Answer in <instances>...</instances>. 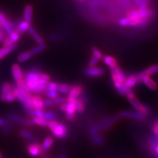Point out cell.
Returning a JSON list of instances; mask_svg holds the SVG:
<instances>
[{
	"instance_id": "45",
	"label": "cell",
	"mask_w": 158,
	"mask_h": 158,
	"mask_svg": "<svg viewBox=\"0 0 158 158\" xmlns=\"http://www.w3.org/2000/svg\"><path fill=\"white\" fill-rule=\"evenodd\" d=\"M42 103H43V107H49L53 105V101L52 99L50 98H47V99H44L42 101Z\"/></svg>"
},
{
	"instance_id": "46",
	"label": "cell",
	"mask_w": 158,
	"mask_h": 158,
	"mask_svg": "<svg viewBox=\"0 0 158 158\" xmlns=\"http://www.w3.org/2000/svg\"><path fill=\"white\" fill-rule=\"evenodd\" d=\"M59 124V123L55 120H52V121H49L48 123V127L49 128V129L52 131H53L54 128H55L57 125Z\"/></svg>"
},
{
	"instance_id": "1",
	"label": "cell",
	"mask_w": 158,
	"mask_h": 158,
	"mask_svg": "<svg viewBox=\"0 0 158 158\" xmlns=\"http://www.w3.org/2000/svg\"><path fill=\"white\" fill-rule=\"evenodd\" d=\"M40 71L37 70H31L24 75V81L28 89L32 93H34L38 86Z\"/></svg>"
},
{
	"instance_id": "31",
	"label": "cell",
	"mask_w": 158,
	"mask_h": 158,
	"mask_svg": "<svg viewBox=\"0 0 158 158\" xmlns=\"http://www.w3.org/2000/svg\"><path fill=\"white\" fill-rule=\"evenodd\" d=\"M115 71H116V74H117V78H118V80H119V81L123 84L125 83V81H126V76L125 75L124 72L123 71L122 69L119 67V66H117L116 68H115Z\"/></svg>"
},
{
	"instance_id": "49",
	"label": "cell",
	"mask_w": 158,
	"mask_h": 158,
	"mask_svg": "<svg viewBox=\"0 0 158 158\" xmlns=\"http://www.w3.org/2000/svg\"><path fill=\"white\" fill-rule=\"evenodd\" d=\"M5 36H6V32L4 31L3 29H1L0 30V42L3 40Z\"/></svg>"
},
{
	"instance_id": "39",
	"label": "cell",
	"mask_w": 158,
	"mask_h": 158,
	"mask_svg": "<svg viewBox=\"0 0 158 158\" xmlns=\"http://www.w3.org/2000/svg\"><path fill=\"white\" fill-rule=\"evenodd\" d=\"M8 36L10 38H11V40L14 44H16L20 40V36L21 35H20V34L16 31L13 30V31L11 33H9L8 34Z\"/></svg>"
},
{
	"instance_id": "40",
	"label": "cell",
	"mask_w": 158,
	"mask_h": 158,
	"mask_svg": "<svg viewBox=\"0 0 158 158\" xmlns=\"http://www.w3.org/2000/svg\"><path fill=\"white\" fill-rule=\"evenodd\" d=\"M46 90H53V91H57L58 90V83L55 82H51L49 81L46 87Z\"/></svg>"
},
{
	"instance_id": "23",
	"label": "cell",
	"mask_w": 158,
	"mask_h": 158,
	"mask_svg": "<svg viewBox=\"0 0 158 158\" xmlns=\"http://www.w3.org/2000/svg\"><path fill=\"white\" fill-rule=\"evenodd\" d=\"M158 73V65L156 64V65H153L148 67L146 70L143 71L141 72L142 75L143 76H152L154 74Z\"/></svg>"
},
{
	"instance_id": "7",
	"label": "cell",
	"mask_w": 158,
	"mask_h": 158,
	"mask_svg": "<svg viewBox=\"0 0 158 158\" xmlns=\"http://www.w3.org/2000/svg\"><path fill=\"white\" fill-rule=\"evenodd\" d=\"M84 92V87L82 85H78L72 87L70 92L67 95V101L75 100L78 97H80Z\"/></svg>"
},
{
	"instance_id": "18",
	"label": "cell",
	"mask_w": 158,
	"mask_h": 158,
	"mask_svg": "<svg viewBox=\"0 0 158 158\" xmlns=\"http://www.w3.org/2000/svg\"><path fill=\"white\" fill-rule=\"evenodd\" d=\"M28 32H29L30 35H31L32 36V38L34 39V40L38 44L44 43V40L42 38V37L40 35V34L36 32V30L34 29L32 27H30Z\"/></svg>"
},
{
	"instance_id": "24",
	"label": "cell",
	"mask_w": 158,
	"mask_h": 158,
	"mask_svg": "<svg viewBox=\"0 0 158 158\" xmlns=\"http://www.w3.org/2000/svg\"><path fill=\"white\" fill-rule=\"evenodd\" d=\"M76 110L78 113H83L85 110V99L84 97L81 96L77 99Z\"/></svg>"
},
{
	"instance_id": "21",
	"label": "cell",
	"mask_w": 158,
	"mask_h": 158,
	"mask_svg": "<svg viewBox=\"0 0 158 158\" xmlns=\"http://www.w3.org/2000/svg\"><path fill=\"white\" fill-rule=\"evenodd\" d=\"M72 86L67 85L65 83H59L58 84V90L57 92L59 94H61L62 95H68L70 92Z\"/></svg>"
},
{
	"instance_id": "27",
	"label": "cell",
	"mask_w": 158,
	"mask_h": 158,
	"mask_svg": "<svg viewBox=\"0 0 158 158\" xmlns=\"http://www.w3.org/2000/svg\"><path fill=\"white\" fill-rule=\"evenodd\" d=\"M53 138L52 136H48L46 137L44 140L43 141V143L42 144L43 150L46 152L50 149V148L53 145Z\"/></svg>"
},
{
	"instance_id": "13",
	"label": "cell",
	"mask_w": 158,
	"mask_h": 158,
	"mask_svg": "<svg viewBox=\"0 0 158 158\" xmlns=\"http://www.w3.org/2000/svg\"><path fill=\"white\" fill-rule=\"evenodd\" d=\"M31 27V23H29L24 20V21H21L19 23L15 31H16L20 35H21V34L28 31Z\"/></svg>"
},
{
	"instance_id": "12",
	"label": "cell",
	"mask_w": 158,
	"mask_h": 158,
	"mask_svg": "<svg viewBox=\"0 0 158 158\" xmlns=\"http://www.w3.org/2000/svg\"><path fill=\"white\" fill-rule=\"evenodd\" d=\"M126 85L131 88H134L138 84L140 83L138 79L137 74H132L126 78V81L125 82Z\"/></svg>"
},
{
	"instance_id": "16",
	"label": "cell",
	"mask_w": 158,
	"mask_h": 158,
	"mask_svg": "<svg viewBox=\"0 0 158 158\" xmlns=\"http://www.w3.org/2000/svg\"><path fill=\"white\" fill-rule=\"evenodd\" d=\"M32 11H33V8H32V6H31V5H27V6L24 7V13H23L24 21H27L29 23H32Z\"/></svg>"
},
{
	"instance_id": "9",
	"label": "cell",
	"mask_w": 158,
	"mask_h": 158,
	"mask_svg": "<svg viewBox=\"0 0 158 158\" xmlns=\"http://www.w3.org/2000/svg\"><path fill=\"white\" fill-rule=\"evenodd\" d=\"M0 23H1V25L4 31L6 32L8 34L14 30L11 22L9 21L3 13H0Z\"/></svg>"
},
{
	"instance_id": "19",
	"label": "cell",
	"mask_w": 158,
	"mask_h": 158,
	"mask_svg": "<svg viewBox=\"0 0 158 158\" xmlns=\"http://www.w3.org/2000/svg\"><path fill=\"white\" fill-rule=\"evenodd\" d=\"M17 48L16 44H14L11 46H3L0 49V60H2L5 57L7 56L10 53L13 52Z\"/></svg>"
},
{
	"instance_id": "3",
	"label": "cell",
	"mask_w": 158,
	"mask_h": 158,
	"mask_svg": "<svg viewBox=\"0 0 158 158\" xmlns=\"http://www.w3.org/2000/svg\"><path fill=\"white\" fill-rule=\"evenodd\" d=\"M52 132L54 137L58 138V139L63 140L68 136L69 128L63 123H59L57 126L53 131H52Z\"/></svg>"
},
{
	"instance_id": "15",
	"label": "cell",
	"mask_w": 158,
	"mask_h": 158,
	"mask_svg": "<svg viewBox=\"0 0 158 158\" xmlns=\"http://www.w3.org/2000/svg\"><path fill=\"white\" fill-rule=\"evenodd\" d=\"M142 82L144 83L148 88H149L150 89V90H157V84L154 82V80H152L151 77L149 76H143L142 78Z\"/></svg>"
},
{
	"instance_id": "38",
	"label": "cell",
	"mask_w": 158,
	"mask_h": 158,
	"mask_svg": "<svg viewBox=\"0 0 158 158\" xmlns=\"http://www.w3.org/2000/svg\"><path fill=\"white\" fill-rule=\"evenodd\" d=\"M43 118H45L47 121H52L55 120L56 118V115L55 113L52 111H44Z\"/></svg>"
},
{
	"instance_id": "4",
	"label": "cell",
	"mask_w": 158,
	"mask_h": 158,
	"mask_svg": "<svg viewBox=\"0 0 158 158\" xmlns=\"http://www.w3.org/2000/svg\"><path fill=\"white\" fill-rule=\"evenodd\" d=\"M76 103L77 99L66 102V109L65 113H66V118L68 121H73L75 118L76 110Z\"/></svg>"
},
{
	"instance_id": "33",
	"label": "cell",
	"mask_w": 158,
	"mask_h": 158,
	"mask_svg": "<svg viewBox=\"0 0 158 158\" xmlns=\"http://www.w3.org/2000/svg\"><path fill=\"white\" fill-rule=\"evenodd\" d=\"M43 94L45 96H48L49 98L52 99V100H54V99L57 98L59 96V92L57 91H53V90H45L43 92Z\"/></svg>"
},
{
	"instance_id": "22",
	"label": "cell",
	"mask_w": 158,
	"mask_h": 158,
	"mask_svg": "<svg viewBox=\"0 0 158 158\" xmlns=\"http://www.w3.org/2000/svg\"><path fill=\"white\" fill-rule=\"evenodd\" d=\"M102 60L104 62L106 65H107L109 67L113 68L116 67L117 66V61L115 58L111 56H106L103 57Z\"/></svg>"
},
{
	"instance_id": "41",
	"label": "cell",
	"mask_w": 158,
	"mask_h": 158,
	"mask_svg": "<svg viewBox=\"0 0 158 158\" xmlns=\"http://www.w3.org/2000/svg\"><path fill=\"white\" fill-rule=\"evenodd\" d=\"M53 105L60 106L63 104V103H66L67 102V99L63 96H58L57 98L53 100Z\"/></svg>"
},
{
	"instance_id": "5",
	"label": "cell",
	"mask_w": 158,
	"mask_h": 158,
	"mask_svg": "<svg viewBox=\"0 0 158 158\" xmlns=\"http://www.w3.org/2000/svg\"><path fill=\"white\" fill-rule=\"evenodd\" d=\"M119 115L121 117L132 118V119H135L137 121H142L144 119L145 117L146 116L140 112H135L131 111H122L119 113Z\"/></svg>"
},
{
	"instance_id": "2",
	"label": "cell",
	"mask_w": 158,
	"mask_h": 158,
	"mask_svg": "<svg viewBox=\"0 0 158 158\" xmlns=\"http://www.w3.org/2000/svg\"><path fill=\"white\" fill-rule=\"evenodd\" d=\"M128 102H130L132 106L134 107L136 111L143 113L145 115H147L150 112V109L147 106L144 105L143 103L140 102V101L135 97V96H133L131 97H127Z\"/></svg>"
},
{
	"instance_id": "6",
	"label": "cell",
	"mask_w": 158,
	"mask_h": 158,
	"mask_svg": "<svg viewBox=\"0 0 158 158\" xmlns=\"http://www.w3.org/2000/svg\"><path fill=\"white\" fill-rule=\"evenodd\" d=\"M85 75L89 77H100L104 75V69L97 67H88L85 70Z\"/></svg>"
},
{
	"instance_id": "48",
	"label": "cell",
	"mask_w": 158,
	"mask_h": 158,
	"mask_svg": "<svg viewBox=\"0 0 158 158\" xmlns=\"http://www.w3.org/2000/svg\"><path fill=\"white\" fill-rule=\"evenodd\" d=\"M7 125H9L8 121H7V120L5 119V118L3 117H0V127H4Z\"/></svg>"
},
{
	"instance_id": "30",
	"label": "cell",
	"mask_w": 158,
	"mask_h": 158,
	"mask_svg": "<svg viewBox=\"0 0 158 158\" xmlns=\"http://www.w3.org/2000/svg\"><path fill=\"white\" fill-rule=\"evenodd\" d=\"M90 139L97 146H102L104 144V139L99 134L90 135Z\"/></svg>"
},
{
	"instance_id": "37",
	"label": "cell",
	"mask_w": 158,
	"mask_h": 158,
	"mask_svg": "<svg viewBox=\"0 0 158 158\" xmlns=\"http://www.w3.org/2000/svg\"><path fill=\"white\" fill-rule=\"evenodd\" d=\"M16 99H17V95H16L15 91V90H14V87L13 86L12 90L8 94V95L6 98V102H7L8 103H12Z\"/></svg>"
},
{
	"instance_id": "8",
	"label": "cell",
	"mask_w": 158,
	"mask_h": 158,
	"mask_svg": "<svg viewBox=\"0 0 158 158\" xmlns=\"http://www.w3.org/2000/svg\"><path fill=\"white\" fill-rule=\"evenodd\" d=\"M27 151L28 154L33 157H37L40 155L42 153L45 152L43 150L42 145L38 144V143L29 144L27 146Z\"/></svg>"
},
{
	"instance_id": "43",
	"label": "cell",
	"mask_w": 158,
	"mask_h": 158,
	"mask_svg": "<svg viewBox=\"0 0 158 158\" xmlns=\"http://www.w3.org/2000/svg\"><path fill=\"white\" fill-rule=\"evenodd\" d=\"M2 44H3V46H6V47H7V46H11L14 45V44H14L13 42V41L11 40V38L9 37V36H5L3 38V40H2Z\"/></svg>"
},
{
	"instance_id": "42",
	"label": "cell",
	"mask_w": 158,
	"mask_h": 158,
	"mask_svg": "<svg viewBox=\"0 0 158 158\" xmlns=\"http://www.w3.org/2000/svg\"><path fill=\"white\" fill-rule=\"evenodd\" d=\"M123 89H124L125 94L127 95V97H131V96H135V94L131 90V88L128 87L125 83L123 84Z\"/></svg>"
},
{
	"instance_id": "28",
	"label": "cell",
	"mask_w": 158,
	"mask_h": 158,
	"mask_svg": "<svg viewBox=\"0 0 158 158\" xmlns=\"http://www.w3.org/2000/svg\"><path fill=\"white\" fill-rule=\"evenodd\" d=\"M47 48V45L46 44H38L37 46L34 47L31 50V53L33 56H36L37 54L40 53V52H44Z\"/></svg>"
},
{
	"instance_id": "10",
	"label": "cell",
	"mask_w": 158,
	"mask_h": 158,
	"mask_svg": "<svg viewBox=\"0 0 158 158\" xmlns=\"http://www.w3.org/2000/svg\"><path fill=\"white\" fill-rule=\"evenodd\" d=\"M11 73L14 80L16 82L21 81L24 78V75L22 69L17 63H14L11 66Z\"/></svg>"
},
{
	"instance_id": "32",
	"label": "cell",
	"mask_w": 158,
	"mask_h": 158,
	"mask_svg": "<svg viewBox=\"0 0 158 158\" xmlns=\"http://www.w3.org/2000/svg\"><path fill=\"white\" fill-rule=\"evenodd\" d=\"M19 135L26 140H34V136L32 135V133H31L27 130H21L19 131Z\"/></svg>"
},
{
	"instance_id": "11",
	"label": "cell",
	"mask_w": 158,
	"mask_h": 158,
	"mask_svg": "<svg viewBox=\"0 0 158 158\" xmlns=\"http://www.w3.org/2000/svg\"><path fill=\"white\" fill-rule=\"evenodd\" d=\"M120 115H115L110 117L109 119L102 125V129L103 131H107L113 126L116 123H117L120 119Z\"/></svg>"
},
{
	"instance_id": "26",
	"label": "cell",
	"mask_w": 158,
	"mask_h": 158,
	"mask_svg": "<svg viewBox=\"0 0 158 158\" xmlns=\"http://www.w3.org/2000/svg\"><path fill=\"white\" fill-rule=\"evenodd\" d=\"M132 2L138 7V9H146L149 7L151 0H132Z\"/></svg>"
},
{
	"instance_id": "51",
	"label": "cell",
	"mask_w": 158,
	"mask_h": 158,
	"mask_svg": "<svg viewBox=\"0 0 158 158\" xmlns=\"http://www.w3.org/2000/svg\"><path fill=\"white\" fill-rule=\"evenodd\" d=\"M0 158H2V154L1 152H0Z\"/></svg>"
},
{
	"instance_id": "44",
	"label": "cell",
	"mask_w": 158,
	"mask_h": 158,
	"mask_svg": "<svg viewBox=\"0 0 158 158\" xmlns=\"http://www.w3.org/2000/svg\"><path fill=\"white\" fill-rule=\"evenodd\" d=\"M98 61H99L98 59L95 56H94L92 55V56L90 59V61H89L88 67H96Z\"/></svg>"
},
{
	"instance_id": "35",
	"label": "cell",
	"mask_w": 158,
	"mask_h": 158,
	"mask_svg": "<svg viewBox=\"0 0 158 158\" xmlns=\"http://www.w3.org/2000/svg\"><path fill=\"white\" fill-rule=\"evenodd\" d=\"M92 55L95 56L99 61H101L103 59V54L101 52V51L98 48L94 46L92 48Z\"/></svg>"
},
{
	"instance_id": "29",
	"label": "cell",
	"mask_w": 158,
	"mask_h": 158,
	"mask_svg": "<svg viewBox=\"0 0 158 158\" xmlns=\"http://www.w3.org/2000/svg\"><path fill=\"white\" fill-rule=\"evenodd\" d=\"M16 86L19 88L20 90H21L24 92H25L27 94H32V92L30 91L28 88L27 87L25 82L24 81V78L22 80L16 82Z\"/></svg>"
},
{
	"instance_id": "36",
	"label": "cell",
	"mask_w": 158,
	"mask_h": 158,
	"mask_svg": "<svg viewBox=\"0 0 158 158\" xmlns=\"http://www.w3.org/2000/svg\"><path fill=\"white\" fill-rule=\"evenodd\" d=\"M102 129V125L100 123H98V124L95 125L94 126L92 127L90 130H89V132H90V135H97L99 133Z\"/></svg>"
},
{
	"instance_id": "47",
	"label": "cell",
	"mask_w": 158,
	"mask_h": 158,
	"mask_svg": "<svg viewBox=\"0 0 158 158\" xmlns=\"http://www.w3.org/2000/svg\"><path fill=\"white\" fill-rule=\"evenodd\" d=\"M152 131L154 135H158V120L154 122L152 126Z\"/></svg>"
},
{
	"instance_id": "17",
	"label": "cell",
	"mask_w": 158,
	"mask_h": 158,
	"mask_svg": "<svg viewBox=\"0 0 158 158\" xmlns=\"http://www.w3.org/2000/svg\"><path fill=\"white\" fill-rule=\"evenodd\" d=\"M42 101L43 100L42 97L40 95H38V94L36 95H32V103H33L34 110H44Z\"/></svg>"
},
{
	"instance_id": "20",
	"label": "cell",
	"mask_w": 158,
	"mask_h": 158,
	"mask_svg": "<svg viewBox=\"0 0 158 158\" xmlns=\"http://www.w3.org/2000/svg\"><path fill=\"white\" fill-rule=\"evenodd\" d=\"M8 118L13 122H15L18 124L22 125H27V121L21 117H20L18 115L13 114V113H11L8 115Z\"/></svg>"
},
{
	"instance_id": "52",
	"label": "cell",
	"mask_w": 158,
	"mask_h": 158,
	"mask_svg": "<svg viewBox=\"0 0 158 158\" xmlns=\"http://www.w3.org/2000/svg\"></svg>"
},
{
	"instance_id": "14",
	"label": "cell",
	"mask_w": 158,
	"mask_h": 158,
	"mask_svg": "<svg viewBox=\"0 0 158 158\" xmlns=\"http://www.w3.org/2000/svg\"><path fill=\"white\" fill-rule=\"evenodd\" d=\"M13 86L8 82H5L2 88V93H1V100L3 102H6V98L8 94L12 90Z\"/></svg>"
},
{
	"instance_id": "34",
	"label": "cell",
	"mask_w": 158,
	"mask_h": 158,
	"mask_svg": "<svg viewBox=\"0 0 158 158\" xmlns=\"http://www.w3.org/2000/svg\"><path fill=\"white\" fill-rule=\"evenodd\" d=\"M34 121L35 125H38L42 127H48V121L42 117H34Z\"/></svg>"
},
{
	"instance_id": "50",
	"label": "cell",
	"mask_w": 158,
	"mask_h": 158,
	"mask_svg": "<svg viewBox=\"0 0 158 158\" xmlns=\"http://www.w3.org/2000/svg\"><path fill=\"white\" fill-rule=\"evenodd\" d=\"M60 158H67V157L66 156H65V155H62V156H61Z\"/></svg>"
},
{
	"instance_id": "25",
	"label": "cell",
	"mask_w": 158,
	"mask_h": 158,
	"mask_svg": "<svg viewBox=\"0 0 158 158\" xmlns=\"http://www.w3.org/2000/svg\"><path fill=\"white\" fill-rule=\"evenodd\" d=\"M33 55L32 54L31 51H27V52H23L22 53L19 54V55L17 56V61L20 63H22L25 62L28 60H29Z\"/></svg>"
}]
</instances>
